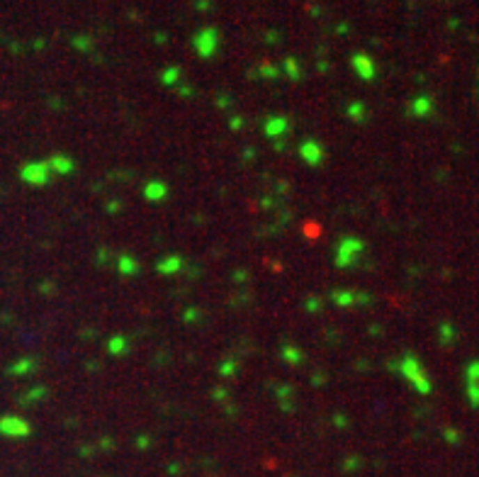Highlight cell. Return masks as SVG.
Returning <instances> with one entry per match:
<instances>
[{
	"instance_id": "cell-1",
	"label": "cell",
	"mask_w": 479,
	"mask_h": 477,
	"mask_svg": "<svg viewBox=\"0 0 479 477\" xmlns=\"http://www.w3.org/2000/svg\"><path fill=\"white\" fill-rule=\"evenodd\" d=\"M214 47H217V32H214V29H205V32L197 34L195 49L202 54V56H210V54H214Z\"/></svg>"
}]
</instances>
